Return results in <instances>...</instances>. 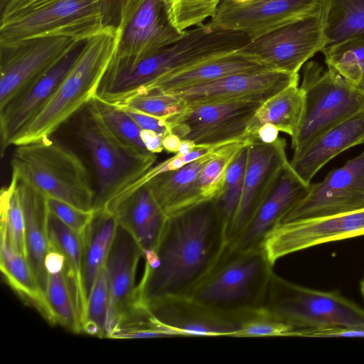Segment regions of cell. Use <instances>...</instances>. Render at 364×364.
Instances as JSON below:
<instances>
[{"mask_svg": "<svg viewBox=\"0 0 364 364\" xmlns=\"http://www.w3.org/2000/svg\"><path fill=\"white\" fill-rule=\"evenodd\" d=\"M145 305L177 336L239 337L240 320L218 313L189 296L164 297Z\"/></svg>", "mask_w": 364, "mask_h": 364, "instance_id": "cell-19", "label": "cell"}, {"mask_svg": "<svg viewBox=\"0 0 364 364\" xmlns=\"http://www.w3.org/2000/svg\"><path fill=\"white\" fill-rule=\"evenodd\" d=\"M0 269L7 284L28 304L35 307L49 322L50 314L26 258L16 252L6 236L0 233Z\"/></svg>", "mask_w": 364, "mask_h": 364, "instance_id": "cell-31", "label": "cell"}, {"mask_svg": "<svg viewBox=\"0 0 364 364\" xmlns=\"http://www.w3.org/2000/svg\"><path fill=\"white\" fill-rule=\"evenodd\" d=\"M327 43L322 3L312 15L252 38L237 52L272 70L299 73Z\"/></svg>", "mask_w": 364, "mask_h": 364, "instance_id": "cell-10", "label": "cell"}, {"mask_svg": "<svg viewBox=\"0 0 364 364\" xmlns=\"http://www.w3.org/2000/svg\"><path fill=\"white\" fill-rule=\"evenodd\" d=\"M267 70L272 69L235 51L166 75L137 95L165 92L211 82L233 74Z\"/></svg>", "mask_w": 364, "mask_h": 364, "instance_id": "cell-27", "label": "cell"}, {"mask_svg": "<svg viewBox=\"0 0 364 364\" xmlns=\"http://www.w3.org/2000/svg\"><path fill=\"white\" fill-rule=\"evenodd\" d=\"M248 141L247 137L223 144L203 167L197 183L205 200H214L221 191L229 165Z\"/></svg>", "mask_w": 364, "mask_h": 364, "instance_id": "cell-38", "label": "cell"}, {"mask_svg": "<svg viewBox=\"0 0 364 364\" xmlns=\"http://www.w3.org/2000/svg\"><path fill=\"white\" fill-rule=\"evenodd\" d=\"M91 101L105 124L119 140L140 153L152 154L141 140V129L123 109L96 97Z\"/></svg>", "mask_w": 364, "mask_h": 364, "instance_id": "cell-40", "label": "cell"}, {"mask_svg": "<svg viewBox=\"0 0 364 364\" xmlns=\"http://www.w3.org/2000/svg\"><path fill=\"white\" fill-rule=\"evenodd\" d=\"M181 142V138L173 133L166 134L162 141L164 150L177 154Z\"/></svg>", "mask_w": 364, "mask_h": 364, "instance_id": "cell-50", "label": "cell"}, {"mask_svg": "<svg viewBox=\"0 0 364 364\" xmlns=\"http://www.w3.org/2000/svg\"><path fill=\"white\" fill-rule=\"evenodd\" d=\"M0 218L1 232L9 245L26 257L24 214L18 180L14 176L9 184L1 190Z\"/></svg>", "mask_w": 364, "mask_h": 364, "instance_id": "cell-36", "label": "cell"}, {"mask_svg": "<svg viewBox=\"0 0 364 364\" xmlns=\"http://www.w3.org/2000/svg\"><path fill=\"white\" fill-rule=\"evenodd\" d=\"M47 234L50 249L65 258L64 273L81 323L86 308L82 284V236L48 210Z\"/></svg>", "mask_w": 364, "mask_h": 364, "instance_id": "cell-29", "label": "cell"}, {"mask_svg": "<svg viewBox=\"0 0 364 364\" xmlns=\"http://www.w3.org/2000/svg\"><path fill=\"white\" fill-rule=\"evenodd\" d=\"M12 176L46 198L93 211L95 181L79 156L51 137L16 146Z\"/></svg>", "mask_w": 364, "mask_h": 364, "instance_id": "cell-6", "label": "cell"}, {"mask_svg": "<svg viewBox=\"0 0 364 364\" xmlns=\"http://www.w3.org/2000/svg\"><path fill=\"white\" fill-rule=\"evenodd\" d=\"M305 183L289 162L283 168L274 188L258 208L240 235L228 247L237 250L262 247L267 236L285 215L308 193Z\"/></svg>", "mask_w": 364, "mask_h": 364, "instance_id": "cell-20", "label": "cell"}, {"mask_svg": "<svg viewBox=\"0 0 364 364\" xmlns=\"http://www.w3.org/2000/svg\"><path fill=\"white\" fill-rule=\"evenodd\" d=\"M279 132V130L274 125L265 124L259 129L254 136L264 143L270 144L278 139Z\"/></svg>", "mask_w": 364, "mask_h": 364, "instance_id": "cell-49", "label": "cell"}, {"mask_svg": "<svg viewBox=\"0 0 364 364\" xmlns=\"http://www.w3.org/2000/svg\"><path fill=\"white\" fill-rule=\"evenodd\" d=\"M119 42L105 72L130 66L181 38L164 0H134L120 26Z\"/></svg>", "mask_w": 364, "mask_h": 364, "instance_id": "cell-11", "label": "cell"}, {"mask_svg": "<svg viewBox=\"0 0 364 364\" xmlns=\"http://www.w3.org/2000/svg\"><path fill=\"white\" fill-rule=\"evenodd\" d=\"M264 307L293 328V336L364 337V309L338 291L302 287L273 273Z\"/></svg>", "mask_w": 364, "mask_h": 364, "instance_id": "cell-2", "label": "cell"}, {"mask_svg": "<svg viewBox=\"0 0 364 364\" xmlns=\"http://www.w3.org/2000/svg\"><path fill=\"white\" fill-rule=\"evenodd\" d=\"M299 73L275 70L237 73L166 93L183 100L188 106L228 101L264 102L287 87L299 83Z\"/></svg>", "mask_w": 364, "mask_h": 364, "instance_id": "cell-18", "label": "cell"}, {"mask_svg": "<svg viewBox=\"0 0 364 364\" xmlns=\"http://www.w3.org/2000/svg\"><path fill=\"white\" fill-rule=\"evenodd\" d=\"M273 264L262 247H227L218 262L189 296L210 309L236 318L264 307Z\"/></svg>", "mask_w": 364, "mask_h": 364, "instance_id": "cell-7", "label": "cell"}, {"mask_svg": "<svg viewBox=\"0 0 364 364\" xmlns=\"http://www.w3.org/2000/svg\"><path fill=\"white\" fill-rule=\"evenodd\" d=\"M364 144V109L326 132L301 155L289 161L307 184L329 161L346 150Z\"/></svg>", "mask_w": 364, "mask_h": 364, "instance_id": "cell-23", "label": "cell"}, {"mask_svg": "<svg viewBox=\"0 0 364 364\" xmlns=\"http://www.w3.org/2000/svg\"><path fill=\"white\" fill-rule=\"evenodd\" d=\"M228 241L213 200L168 219L154 251L145 253L138 301L189 296L218 262Z\"/></svg>", "mask_w": 364, "mask_h": 364, "instance_id": "cell-1", "label": "cell"}, {"mask_svg": "<svg viewBox=\"0 0 364 364\" xmlns=\"http://www.w3.org/2000/svg\"><path fill=\"white\" fill-rule=\"evenodd\" d=\"M113 105L166 120L183 112L188 107L183 100L171 94L157 92L134 95Z\"/></svg>", "mask_w": 364, "mask_h": 364, "instance_id": "cell-42", "label": "cell"}, {"mask_svg": "<svg viewBox=\"0 0 364 364\" xmlns=\"http://www.w3.org/2000/svg\"><path fill=\"white\" fill-rule=\"evenodd\" d=\"M118 225L114 214L102 208L92 218L82 236V284L86 304L88 296L111 247Z\"/></svg>", "mask_w": 364, "mask_h": 364, "instance_id": "cell-28", "label": "cell"}, {"mask_svg": "<svg viewBox=\"0 0 364 364\" xmlns=\"http://www.w3.org/2000/svg\"><path fill=\"white\" fill-rule=\"evenodd\" d=\"M321 52L328 68L353 86L364 90V36L326 47Z\"/></svg>", "mask_w": 364, "mask_h": 364, "instance_id": "cell-34", "label": "cell"}, {"mask_svg": "<svg viewBox=\"0 0 364 364\" xmlns=\"http://www.w3.org/2000/svg\"><path fill=\"white\" fill-rule=\"evenodd\" d=\"M249 142L250 138L249 141L242 146L229 165L222 190L213 200L224 226L228 244L229 234L241 199Z\"/></svg>", "mask_w": 364, "mask_h": 364, "instance_id": "cell-33", "label": "cell"}, {"mask_svg": "<svg viewBox=\"0 0 364 364\" xmlns=\"http://www.w3.org/2000/svg\"><path fill=\"white\" fill-rule=\"evenodd\" d=\"M300 88L304 105L299 127L291 138L293 158L326 132L364 109V90L315 60H309L302 67Z\"/></svg>", "mask_w": 364, "mask_h": 364, "instance_id": "cell-9", "label": "cell"}, {"mask_svg": "<svg viewBox=\"0 0 364 364\" xmlns=\"http://www.w3.org/2000/svg\"><path fill=\"white\" fill-rule=\"evenodd\" d=\"M117 107L123 109L141 129L151 130L164 136L171 133L169 126L166 119L158 118L130 108Z\"/></svg>", "mask_w": 364, "mask_h": 364, "instance_id": "cell-45", "label": "cell"}, {"mask_svg": "<svg viewBox=\"0 0 364 364\" xmlns=\"http://www.w3.org/2000/svg\"><path fill=\"white\" fill-rule=\"evenodd\" d=\"M105 0H6L0 43L44 37L85 42L105 27Z\"/></svg>", "mask_w": 364, "mask_h": 364, "instance_id": "cell-5", "label": "cell"}, {"mask_svg": "<svg viewBox=\"0 0 364 364\" xmlns=\"http://www.w3.org/2000/svg\"><path fill=\"white\" fill-rule=\"evenodd\" d=\"M45 298L50 314L51 323L59 324L75 333L82 332L64 270L48 274Z\"/></svg>", "mask_w": 364, "mask_h": 364, "instance_id": "cell-37", "label": "cell"}, {"mask_svg": "<svg viewBox=\"0 0 364 364\" xmlns=\"http://www.w3.org/2000/svg\"><path fill=\"white\" fill-rule=\"evenodd\" d=\"M84 43L74 48L51 70L0 109V144L2 156L5 150L11 146L18 132L54 94L75 62Z\"/></svg>", "mask_w": 364, "mask_h": 364, "instance_id": "cell-21", "label": "cell"}, {"mask_svg": "<svg viewBox=\"0 0 364 364\" xmlns=\"http://www.w3.org/2000/svg\"><path fill=\"white\" fill-rule=\"evenodd\" d=\"M17 180L25 220L26 258L45 296L48 281L45 259L50 250L47 234L46 198L32 187Z\"/></svg>", "mask_w": 364, "mask_h": 364, "instance_id": "cell-26", "label": "cell"}, {"mask_svg": "<svg viewBox=\"0 0 364 364\" xmlns=\"http://www.w3.org/2000/svg\"><path fill=\"white\" fill-rule=\"evenodd\" d=\"M120 30L105 26L86 41L54 94L38 113L18 132L11 145L51 137L70 117L95 97L117 48Z\"/></svg>", "mask_w": 364, "mask_h": 364, "instance_id": "cell-4", "label": "cell"}, {"mask_svg": "<svg viewBox=\"0 0 364 364\" xmlns=\"http://www.w3.org/2000/svg\"><path fill=\"white\" fill-rule=\"evenodd\" d=\"M247 160L238 209L228 237V245L242 232L276 185L289 162L284 138L270 144L248 136Z\"/></svg>", "mask_w": 364, "mask_h": 364, "instance_id": "cell-17", "label": "cell"}, {"mask_svg": "<svg viewBox=\"0 0 364 364\" xmlns=\"http://www.w3.org/2000/svg\"><path fill=\"white\" fill-rule=\"evenodd\" d=\"M109 310V289L105 267L100 271L88 296L82 322V332L107 338Z\"/></svg>", "mask_w": 364, "mask_h": 364, "instance_id": "cell-39", "label": "cell"}, {"mask_svg": "<svg viewBox=\"0 0 364 364\" xmlns=\"http://www.w3.org/2000/svg\"><path fill=\"white\" fill-rule=\"evenodd\" d=\"M175 337L176 333L161 323L146 305L137 301L121 316L107 338L115 339Z\"/></svg>", "mask_w": 364, "mask_h": 364, "instance_id": "cell-35", "label": "cell"}, {"mask_svg": "<svg viewBox=\"0 0 364 364\" xmlns=\"http://www.w3.org/2000/svg\"><path fill=\"white\" fill-rule=\"evenodd\" d=\"M323 4L326 47L364 36V0H323Z\"/></svg>", "mask_w": 364, "mask_h": 364, "instance_id": "cell-32", "label": "cell"}, {"mask_svg": "<svg viewBox=\"0 0 364 364\" xmlns=\"http://www.w3.org/2000/svg\"><path fill=\"white\" fill-rule=\"evenodd\" d=\"M364 208V149L343 166L331 170L320 182L311 183L306 196L284 218L283 223L338 215Z\"/></svg>", "mask_w": 364, "mask_h": 364, "instance_id": "cell-14", "label": "cell"}, {"mask_svg": "<svg viewBox=\"0 0 364 364\" xmlns=\"http://www.w3.org/2000/svg\"><path fill=\"white\" fill-rule=\"evenodd\" d=\"M82 43L65 37L0 43V109Z\"/></svg>", "mask_w": 364, "mask_h": 364, "instance_id": "cell-12", "label": "cell"}, {"mask_svg": "<svg viewBox=\"0 0 364 364\" xmlns=\"http://www.w3.org/2000/svg\"><path fill=\"white\" fill-rule=\"evenodd\" d=\"M217 149L178 169L161 173L145 184L168 218L207 202L197 181L201 169Z\"/></svg>", "mask_w": 364, "mask_h": 364, "instance_id": "cell-24", "label": "cell"}, {"mask_svg": "<svg viewBox=\"0 0 364 364\" xmlns=\"http://www.w3.org/2000/svg\"><path fill=\"white\" fill-rule=\"evenodd\" d=\"M164 135L151 130L141 129V138L146 149L152 153H160L164 150L162 141Z\"/></svg>", "mask_w": 364, "mask_h": 364, "instance_id": "cell-47", "label": "cell"}, {"mask_svg": "<svg viewBox=\"0 0 364 364\" xmlns=\"http://www.w3.org/2000/svg\"><path fill=\"white\" fill-rule=\"evenodd\" d=\"M360 294L362 295V297H363V299L364 300V277L361 280L360 284Z\"/></svg>", "mask_w": 364, "mask_h": 364, "instance_id": "cell-52", "label": "cell"}, {"mask_svg": "<svg viewBox=\"0 0 364 364\" xmlns=\"http://www.w3.org/2000/svg\"><path fill=\"white\" fill-rule=\"evenodd\" d=\"M263 102L228 101L189 105L166 119L171 133L198 146L245 139L246 128Z\"/></svg>", "mask_w": 364, "mask_h": 364, "instance_id": "cell-13", "label": "cell"}, {"mask_svg": "<svg viewBox=\"0 0 364 364\" xmlns=\"http://www.w3.org/2000/svg\"><path fill=\"white\" fill-rule=\"evenodd\" d=\"M6 0H0V5H1Z\"/></svg>", "mask_w": 364, "mask_h": 364, "instance_id": "cell-54", "label": "cell"}, {"mask_svg": "<svg viewBox=\"0 0 364 364\" xmlns=\"http://www.w3.org/2000/svg\"><path fill=\"white\" fill-rule=\"evenodd\" d=\"M173 25L181 31L212 18L221 0H164Z\"/></svg>", "mask_w": 364, "mask_h": 364, "instance_id": "cell-41", "label": "cell"}, {"mask_svg": "<svg viewBox=\"0 0 364 364\" xmlns=\"http://www.w3.org/2000/svg\"><path fill=\"white\" fill-rule=\"evenodd\" d=\"M142 257L144 252L138 242L118 224L104 266L109 289L107 334L121 316L138 301L136 274Z\"/></svg>", "mask_w": 364, "mask_h": 364, "instance_id": "cell-22", "label": "cell"}, {"mask_svg": "<svg viewBox=\"0 0 364 364\" xmlns=\"http://www.w3.org/2000/svg\"><path fill=\"white\" fill-rule=\"evenodd\" d=\"M234 2L237 3V4H244V3H246L247 1H250L251 0H232Z\"/></svg>", "mask_w": 364, "mask_h": 364, "instance_id": "cell-53", "label": "cell"}, {"mask_svg": "<svg viewBox=\"0 0 364 364\" xmlns=\"http://www.w3.org/2000/svg\"><path fill=\"white\" fill-rule=\"evenodd\" d=\"M134 0H105V26L119 29L122 19Z\"/></svg>", "mask_w": 364, "mask_h": 364, "instance_id": "cell-46", "label": "cell"}, {"mask_svg": "<svg viewBox=\"0 0 364 364\" xmlns=\"http://www.w3.org/2000/svg\"><path fill=\"white\" fill-rule=\"evenodd\" d=\"M76 136L90 159L95 176L93 210L105 208L156 161L119 140L100 117L92 101L80 111Z\"/></svg>", "mask_w": 364, "mask_h": 364, "instance_id": "cell-8", "label": "cell"}, {"mask_svg": "<svg viewBox=\"0 0 364 364\" xmlns=\"http://www.w3.org/2000/svg\"><path fill=\"white\" fill-rule=\"evenodd\" d=\"M45 266L48 274L61 272L65 269V258L59 252L50 249L45 259Z\"/></svg>", "mask_w": 364, "mask_h": 364, "instance_id": "cell-48", "label": "cell"}, {"mask_svg": "<svg viewBox=\"0 0 364 364\" xmlns=\"http://www.w3.org/2000/svg\"><path fill=\"white\" fill-rule=\"evenodd\" d=\"M364 235V208L338 215L294 220L277 226L262 248L274 265L279 258L326 242Z\"/></svg>", "mask_w": 364, "mask_h": 364, "instance_id": "cell-15", "label": "cell"}, {"mask_svg": "<svg viewBox=\"0 0 364 364\" xmlns=\"http://www.w3.org/2000/svg\"><path fill=\"white\" fill-rule=\"evenodd\" d=\"M118 224L136 240L145 253L154 251L168 218L146 185L134 191L111 211Z\"/></svg>", "mask_w": 364, "mask_h": 364, "instance_id": "cell-25", "label": "cell"}, {"mask_svg": "<svg viewBox=\"0 0 364 364\" xmlns=\"http://www.w3.org/2000/svg\"><path fill=\"white\" fill-rule=\"evenodd\" d=\"M239 337L293 336V328L264 307L244 315Z\"/></svg>", "mask_w": 364, "mask_h": 364, "instance_id": "cell-43", "label": "cell"}, {"mask_svg": "<svg viewBox=\"0 0 364 364\" xmlns=\"http://www.w3.org/2000/svg\"><path fill=\"white\" fill-rule=\"evenodd\" d=\"M250 39L245 33L215 28L208 23L191 28L173 43L110 73L107 90L116 100L127 99L166 75L237 51Z\"/></svg>", "mask_w": 364, "mask_h": 364, "instance_id": "cell-3", "label": "cell"}, {"mask_svg": "<svg viewBox=\"0 0 364 364\" xmlns=\"http://www.w3.org/2000/svg\"><path fill=\"white\" fill-rule=\"evenodd\" d=\"M304 105L299 83L287 87L260 105L249 122L244 136H254L262 125L272 124L292 138L299 127Z\"/></svg>", "mask_w": 364, "mask_h": 364, "instance_id": "cell-30", "label": "cell"}, {"mask_svg": "<svg viewBox=\"0 0 364 364\" xmlns=\"http://www.w3.org/2000/svg\"><path fill=\"white\" fill-rule=\"evenodd\" d=\"M46 205L50 213L80 235L84 232L93 215V211H85L53 198H46Z\"/></svg>", "mask_w": 364, "mask_h": 364, "instance_id": "cell-44", "label": "cell"}, {"mask_svg": "<svg viewBox=\"0 0 364 364\" xmlns=\"http://www.w3.org/2000/svg\"><path fill=\"white\" fill-rule=\"evenodd\" d=\"M323 0H251L237 4L221 0L208 24L242 32L251 38L316 13Z\"/></svg>", "mask_w": 364, "mask_h": 364, "instance_id": "cell-16", "label": "cell"}, {"mask_svg": "<svg viewBox=\"0 0 364 364\" xmlns=\"http://www.w3.org/2000/svg\"><path fill=\"white\" fill-rule=\"evenodd\" d=\"M196 146L197 145L194 143V141L191 140H181L180 147L178 149L177 154L180 155L186 154L191 151L192 150H193Z\"/></svg>", "mask_w": 364, "mask_h": 364, "instance_id": "cell-51", "label": "cell"}]
</instances>
